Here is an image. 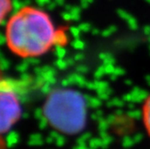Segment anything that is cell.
<instances>
[{
  "mask_svg": "<svg viewBox=\"0 0 150 149\" xmlns=\"http://www.w3.org/2000/svg\"><path fill=\"white\" fill-rule=\"evenodd\" d=\"M8 49L22 58L40 57L68 42L67 28L59 27L43 9L27 5L10 16L5 27Z\"/></svg>",
  "mask_w": 150,
  "mask_h": 149,
  "instance_id": "1",
  "label": "cell"
},
{
  "mask_svg": "<svg viewBox=\"0 0 150 149\" xmlns=\"http://www.w3.org/2000/svg\"><path fill=\"white\" fill-rule=\"evenodd\" d=\"M85 104L81 95L68 89L55 90L44 106L47 122L64 134H76L85 123Z\"/></svg>",
  "mask_w": 150,
  "mask_h": 149,
  "instance_id": "2",
  "label": "cell"
},
{
  "mask_svg": "<svg viewBox=\"0 0 150 149\" xmlns=\"http://www.w3.org/2000/svg\"><path fill=\"white\" fill-rule=\"evenodd\" d=\"M21 105L17 89L11 81L0 82V135L8 132L20 119Z\"/></svg>",
  "mask_w": 150,
  "mask_h": 149,
  "instance_id": "3",
  "label": "cell"
},
{
  "mask_svg": "<svg viewBox=\"0 0 150 149\" xmlns=\"http://www.w3.org/2000/svg\"><path fill=\"white\" fill-rule=\"evenodd\" d=\"M142 120L146 134L150 138V94L143 101L142 107Z\"/></svg>",
  "mask_w": 150,
  "mask_h": 149,
  "instance_id": "4",
  "label": "cell"
},
{
  "mask_svg": "<svg viewBox=\"0 0 150 149\" xmlns=\"http://www.w3.org/2000/svg\"><path fill=\"white\" fill-rule=\"evenodd\" d=\"M13 11L12 0H0V24L9 18Z\"/></svg>",
  "mask_w": 150,
  "mask_h": 149,
  "instance_id": "5",
  "label": "cell"
},
{
  "mask_svg": "<svg viewBox=\"0 0 150 149\" xmlns=\"http://www.w3.org/2000/svg\"><path fill=\"white\" fill-rule=\"evenodd\" d=\"M0 149H7L4 139L2 138V135H0Z\"/></svg>",
  "mask_w": 150,
  "mask_h": 149,
  "instance_id": "6",
  "label": "cell"
},
{
  "mask_svg": "<svg viewBox=\"0 0 150 149\" xmlns=\"http://www.w3.org/2000/svg\"><path fill=\"white\" fill-rule=\"evenodd\" d=\"M4 78H3V76H2V70H1V68H0V82H1Z\"/></svg>",
  "mask_w": 150,
  "mask_h": 149,
  "instance_id": "7",
  "label": "cell"
}]
</instances>
